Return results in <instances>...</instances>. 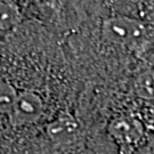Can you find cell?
<instances>
[{"label":"cell","mask_w":154,"mask_h":154,"mask_svg":"<svg viewBox=\"0 0 154 154\" xmlns=\"http://www.w3.org/2000/svg\"><path fill=\"white\" fill-rule=\"evenodd\" d=\"M45 113L41 95L31 89H21L11 118L9 126L15 129L26 128L40 121Z\"/></svg>","instance_id":"6da1fadb"},{"label":"cell","mask_w":154,"mask_h":154,"mask_svg":"<svg viewBox=\"0 0 154 154\" xmlns=\"http://www.w3.org/2000/svg\"><path fill=\"white\" fill-rule=\"evenodd\" d=\"M104 38L113 44L129 46L140 41L145 34V26L139 20L128 16H113L103 23Z\"/></svg>","instance_id":"7a4b0ae2"},{"label":"cell","mask_w":154,"mask_h":154,"mask_svg":"<svg viewBox=\"0 0 154 154\" xmlns=\"http://www.w3.org/2000/svg\"><path fill=\"white\" fill-rule=\"evenodd\" d=\"M79 125L77 120L70 114H62L57 116L47 127V132L56 142H69L77 136Z\"/></svg>","instance_id":"3957f363"},{"label":"cell","mask_w":154,"mask_h":154,"mask_svg":"<svg viewBox=\"0 0 154 154\" xmlns=\"http://www.w3.org/2000/svg\"><path fill=\"white\" fill-rule=\"evenodd\" d=\"M22 22V9L16 2L0 1V37L15 32Z\"/></svg>","instance_id":"277c9868"},{"label":"cell","mask_w":154,"mask_h":154,"mask_svg":"<svg viewBox=\"0 0 154 154\" xmlns=\"http://www.w3.org/2000/svg\"><path fill=\"white\" fill-rule=\"evenodd\" d=\"M136 93L139 97L146 99L154 98V70H147L140 73L135 82Z\"/></svg>","instance_id":"5b68a950"}]
</instances>
